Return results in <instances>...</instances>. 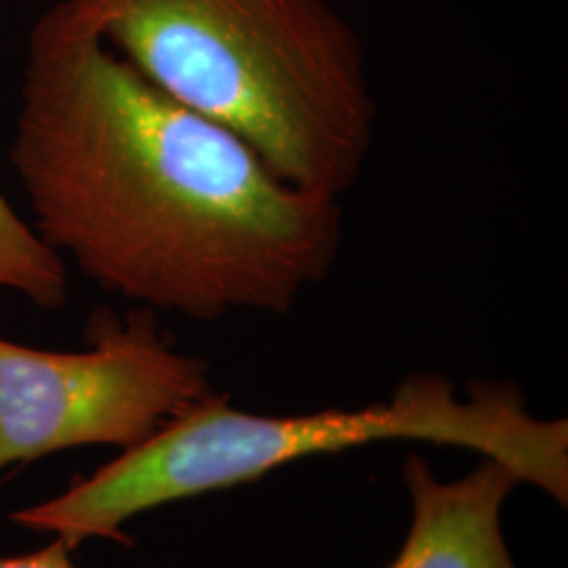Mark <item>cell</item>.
<instances>
[{
    "mask_svg": "<svg viewBox=\"0 0 568 568\" xmlns=\"http://www.w3.org/2000/svg\"><path fill=\"white\" fill-rule=\"evenodd\" d=\"M384 440L478 450L567 506V419L532 415L525 392L509 382H471L459 396L447 377L417 373L386 403L352 410L260 415L211 394L95 474L11 520L55 535L72 551L89 539L131 544L124 525L148 509L246 485L304 457Z\"/></svg>",
    "mask_w": 568,
    "mask_h": 568,
    "instance_id": "obj_3",
    "label": "cell"
},
{
    "mask_svg": "<svg viewBox=\"0 0 568 568\" xmlns=\"http://www.w3.org/2000/svg\"><path fill=\"white\" fill-rule=\"evenodd\" d=\"M169 98L222 124L284 182L342 201L377 103L365 47L328 0H74Z\"/></svg>",
    "mask_w": 568,
    "mask_h": 568,
    "instance_id": "obj_2",
    "label": "cell"
},
{
    "mask_svg": "<svg viewBox=\"0 0 568 568\" xmlns=\"http://www.w3.org/2000/svg\"><path fill=\"white\" fill-rule=\"evenodd\" d=\"M87 349L0 339V467L68 448L135 447L213 392L209 365L169 342L154 310H98Z\"/></svg>",
    "mask_w": 568,
    "mask_h": 568,
    "instance_id": "obj_4",
    "label": "cell"
},
{
    "mask_svg": "<svg viewBox=\"0 0 568 568\" xmlns=\"http://www.w3.org/2000/svg\"><path fill=\"white\" fill-rule=\"evenodd\" d=\"M403 476L413 514L389 568H518L501 530V508L520 485L508 466L485 457L464 478L443 483L408 453Z\"/></svg>",
    "mask_w": 568,
    "mask_h": 568,
    "instance_id": "obj_5",
    "label": "cell"
},
{
    "mask_svg": "<svg viewBox=\"0 0 568 568\" xmlns=\"http://www.w3.org/2000/svg\"><path fill=\"white\" fill-rule=\"evenodd\" d=\"M11 164L42 243L148 310L288 314L342 251V201L169 98L74 0L32 28Z\"/></svg>",
    "mask_w": 568,
    "mask_h": 568,
    "instance_id": "obj_1",
    "label": "cell"
},
{
    "mask_svg": "<svg viewBox=\"0 0 568 568\" xmlns=\"http://www.w3.org/2000/svg\"><path fill=\"white\" fill-rule=\"evenodd\" d=\"M70 554L72 549L55 539L53 544L26 556H0V568H77Z\"/></svg>",
    "mask_w": 568,
    "mask_h": 568,
    "instance_id": "obj_7",
    "label": "cell"
},
{
    "mask_svg": "<svg viewBox=\"0 0 568 568\" xmlns=\"http://www.w3.org/2000/svg\"><path fill=\"white\" fill-rule=\"evenodd\" d=\"M0 288L20 291L44 310L65 304L68 274L61 255L23 224L0 194Z\"/></svg>",
    "mask_w": 568,
    "mask_h": 568,
    "instance_id": "obj_6",
    "label": "cell"
}]
</instances>
